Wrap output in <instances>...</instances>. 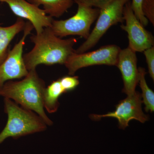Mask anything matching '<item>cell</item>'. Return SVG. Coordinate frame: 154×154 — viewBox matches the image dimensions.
Segmentation results:
<instances>
[{
	"label": "cell",
	"mask_w": 154,
	"mask_h": 154,
	"mask_svg": "<svg viewBox=\"0 0 154 154\" xmlns=\"http://www.w3.org/2000/svg\"><path fill=\"white\" fill-rule=\"evenodd\" d=\"M147 64L148 72L153 81L154 80V47L153 46L143 51Z\"/></svg>",
	"instance_id": "19"
},
{
	"label": "cell",
	"mask_w": 154,
	"mask_h": 154,
	"mask_svg": "<svg viewBox=\"0 0 154 154\" xmlns=\"http://www.w3.org/2000/svg\"><path fill=\"white\" fill-rule=\"evenodd\" d=\"M0 2H1V0H0Z\"/></svg>",
	"instance_id": "21"
},
{
	"label": "cell",
	"mask_w": 154,
	"mask_h": 154,
	"mask_svg": "<svg viewBox=\"0 0 154 154\" xmlns=\"http://www.w3.org/2000/svg\"><path fill=\"white\" fill-rule=\"evenodd\" d=\"M34 44L30 51L23 55L28 71L36 69L39 65H65L69 57L75 52L74 46L76 38L62 39L56 36L50 27L45 28L39 34L30 36Z\"/></svg>",
	"instance_id": "1"
},
{
	"label": "cell",
	"mask_w": 154,
	"mask_h": 154,
	"mask_svg": "<svg viewBox=\"0 0 154 154\" xmlns=\"http://www.w3.org/2000/svg\"><path fill=\"white\" fill-rule=\"evenodd\" d=\"M58 79L65 93L73 91L80 83L79 77L77 76H65Z\"/></svg>",
	"instance_id": "16"
},
{
	"label": "cell",
	"mask_w": 154,
	"mask_h": 154,
	"mask_svg": "<svg viewBox=\"0 0 154 154\" xmlns=\"http://www.w3.org/2000/svg\"><path fill=\"white\" fill-rule=\"evenodd\" d=\"M123 15L125 25L120 27L128 33V47L134 52H142L153 46L152 34L146 30L135 16L130 1L125 6Z\"/></svg>",
	"instance_id": "9"
},
{
	"label": "cell",
	"mask_w": 154,
	"mask_h": 154,
	"mask_svg": "<svg viewBox=\"0 0 154 154\" xmlns=\"http://www.w3.org/2000/svg\"><path fill=\"white\" fill-rule=\"evenodd\" d=\"M120 50L117 45H109L91 52H75L69 57L64 65L70 75H74L78 70L86 67L95 65L116 66Z\"/></svg>",
	"instance_id": "6"
},
{
	"label": "cell",
	"mask_w": 154,
	"mask_h": 154,
	"mask_svg": "<svg viewBox=\"0 0 154 154\" xmlns=\"http://www.w3.org/2000/svg\"><path fill=\"white\" fill-rule=\"evenodd\" d=\"M65 91L59 80L53 81L45 88L43 94V106L45 110L49 113H55L60 106L59 99Z\"/></svg>",
	"instance_id": "13"
},
{
	"label": "cell",
	"mask_w": 154,
	"mask_h": 154,
	"mask_svg": "<svg viewBox=\"0 0 154 154\" xmlns=\"http://www.w3.org/2000/svg\"><path fill=\"white\" fill-rule=\"evenodd\" d=\"M143 103L141 95L136 91L132 95L127 96L116 106L115 110L105 114H92L91 118L99 120L102 118L112 117L118 120L119 128L125 129L129 125L130 121L135 119L143 123L149 119V116L146 115L142 109Z\"/></svg>",
	"instance_id": "8"
},
{
	"label": "cell",
	"mask_w": 154,
	"mask_h": 154,
	"mask_svg": "<svg viewBox=\"0 0 154 154\" xmlns=\"http://www.w3.org/2000/svg\"><path fill=\"white\" fill-rule=\"evenodd\" d=\"M116 66L121 72L123 79L124 88L122 92L127 96L132 95L136 91L139 80L136 52L128 47L120 50Z\"/></svg>",
	"instance_id": "11"
},
{
	"label": "cell",
	"mask_w": 154,
	"mask_h": 154,
	"mask_svg": "<svg viewBox=\"0 0 154 154\" xmlns=\"http://www.w3.org/2000/svg\"><path fill=\"white\" fill-rule=\"evenodd\" d=\"M142 2L143 0H132V2L131 3V8L135 16L141 23L142 25L144 27L148 25L149 21L144 16L142 11Z\"/></svg>",
	"instance_id": "17"
},
{
	"label": "cell",
	"mask_w": 154,
	"mask_h": 154,
	"mask_svg": "<svg viewBox=\"0 0 154 154\" xmlns=\"http://www.w3.org/2000/svg\"><path fill=\"white\" fill-rule=\"evenodd\" d=\"M139 80L142 93L141 94L143 98V103L145 105V110L146 112H153L154 111V93L149 88L146 80V72L143 68H138Z\"/></svg>",
	"instance_id": "15"
},
{
	"label": "cell",
	"mask_w": 154,
	"mask_h": 154,
	"mask_svg": "<svg viewBox=\"0 0 154 154\" xmlns=\"http://www.w3.org/2000/svg\"><path fill=\"white\" fill-rule=\"evenodd\" d=\"M25 22L22 18H17L13 25L8 27L0 26V64L5 59L9 50V45L15 36L23 31Z\"/></svg>",
	"instance_id": "12"
},
{
	"label": "cell",
	"mask_w": 154,
	"mask_h": 154,
	"mask_svg": "<svg viewBox=\"0 0 154 154\" xmlns=\"http://www.w3.org/2000/svg\"><path fill=\"white\" fill-rule=\"evenodd\" d=\"M142 11L144 17L154 25V0H143Z\"/></svg>",
	"instance_id": "18"
},
{
	"label": "cell",
	"mask_w": 154,
	"mask_h": 154,
	"mask_svg": "<svg viewBox=\"0 0 154 154\" xmlns=\"http://www.w3.org/2000/svg\"><path fill=\"white\" fill-rule=\"evenodd\" d=\"M130 1L114 0L100 9L94 29L86 41L76 50H75V53H82L91 49L99 42L111 26L124 22L123 10L126 3Z\"/></svg>",
	"instance_id": "5"
},
{
	"label": "cell",
	"mask_w": 154,
	"mask_h": 154,
	"mask_svg": "<svg viewBox=\"0 0 154 154\" xmlns=\"http://www.w3.org/2000/svg\"><path fill=\"white\" fill-rule=\"evenodd\" d=\"M4 110L8 115V120L0 133V144L8 138L16 139L42 132L48 126L35 112L24 108L11 99L4 98Z\"/></svg>",
	"instance_id": "3"
},
{
	"label": "cell",
	"mask_w": 154,
	"mask_h": 154,
	"mask_svg": "<svg viewBox=\"0 0 154 154\" xmlns=\"http://www.w3.org/2000/svg\"><path fill=\"white\" fill-rule=\"evenodd\" d=\"M37 7L42 5L43 10L51 17L59 18L75 3V0H27Z\"/></svg>",
	"instance_id": "14"
},
{
	"label": "cell",
	"mask_w": 154,
	"mask_h": 154,
	"mask_svg": "<svg viewBox=\"0 0 154 154\" xmlns=\"http://www.w3.org/2000/svg\"><path fill=\"white\" fill-rule=\"evenodd\" d=\"M77 4L78 10L73 16L65 20L53 21L50 28L56 36L61 38L79 36L85 39L89 37L91 25L98 18L100 9Z\"/></svg>",
	"instance_id": "4"
},
{
	"label": "cell",
	"mask_w": 154,
	"mask_h": 154,
	"mask_svg": "<svg viewBox=\"0 0 154 154\" xmlns=\"http://www.w3.org/2000/svg\"><path fill=\"white\" fill-rule=\"evenodd\" d=\"M114 0H75V3H81L92 8L101 9Z\"/></svg>",
	"instance_id": "20"
},
{
	"label": "cell",
	"mask_w": 154,
	"mask_h": 154,
	"mask_svg": "<svg viewBox=\"0 0 154 154\" xmlns=\"http://www.w3.org/2000/svg\"><path fill=\"white\" fill-rule=\"evenodd\" d=\"M45 82L36 69L29 71L21 81H9L0 87V96L13 100L17 104L32 110L39 116L48 126L53 124L45 113L43 97Z\"/></svg>",
	"instance_id": "2"
},
{
	"label": "cell",
	"mask_w": 154,
	"mask_h": 154,
	"mask_svg": "<svg viewBox=\"0 0 154 154\" xmlns=\"http://www.w3.org/2000/svg\"><path fill=\"white\" fill-rule=\"evenodd\" d=\"M33 29L32 24L27 21L22 38L9 50L5 59L0 64V87L8 81L22 79L28 75L29 71L23 58V48L25 39Z\"/></svg>",
	"instance_id": "7"
},
{
	"label": "cell",
	"mask_w": 154,
	"mask_h": 154,
	"mask_svg": "<svg viewBox=\"0 0 154 154\" xmlns=\"http://www.w3.org/2000/svg\"><path fill=\"white\" fill-rule=\"evenodd\" d=\"M6 3L14 15L27 19L33 25L36 34L42 32L45 28L51 27L54 19L45 13L43 9L25 0H1Z\"/></svg>",
	"instance_id": "10"
}]
</instances>
